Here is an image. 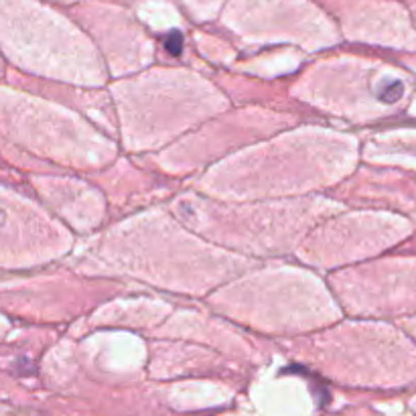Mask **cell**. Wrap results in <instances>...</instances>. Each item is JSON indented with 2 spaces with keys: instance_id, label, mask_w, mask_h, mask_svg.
Returning <instances> with one entry per match:
<instances>
[{
  "instance_id": "1",
  "label": "cell",
  "mask_w": 416,
  "mask_h": 416,
  "mask_svg": "<svg viewBox=\"0 0 416 416\" xmlns=\"http://www.w3.org/2000/svg\"><path fill=\"white\" fill-rule=\"evenodd\" d=\"M402 92H404V86H402L400 81H386L384 86L380 88V92H378V96H380V100L382 102H386V104H392V102H396V100H400Z\"/></svg>"
},
{
  "instance_id": "2",
  "label": "cell",
  "mask_w": 416,
  "mask_h": 416,
  "mask_svg": "<svg viewBox=\"0 0 416 416\" xmlns=\"http://www.w3.org/2000/svg\"><path fill=\"white\" fill-rule=\"evenodd\" d=\"M163 45H165V49L169 51L171 55H181V51H183V35L179 31H171L169 35H165Z\"/></svg>"
}]
</instances>
